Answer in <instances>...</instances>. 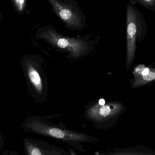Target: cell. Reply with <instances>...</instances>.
I'll list each match as a JSON object with an SVG mask.
<instances>
[{
  "label": "cell",
  "mask_w": 155,
  "mask_h": 155,
  "mask_svg": "<svg viewBox=\"0 0 155 155\" xmlns=\"http://www.w3.org/2000/svg\"><path fill=\"white\" fill-rule=\"evenodd\" d=\"M91 36V34L77 37L65 36L52 25H47L38 29L35 37L44 41L57 51L68 54L67 59L75 61L88 56L95 50L100 38L92 40Z\"/></svg>",
  "instance_id": "6da1fadb"
},
{
  "label": "cell",
  "mask_w": 155,
  "mask_h": 155,
  "mask_svg": "<svg viewBox=\"0 0 155 155\" xmlns=\"http://www.w3.org/2000/svg\"><path fill=\"white\" fill-rule=\"evenodd\" d=\"M21 63L28 91L32 97L39 104L46 102L49 87L44 60L38 54H25L21 59Z\"/></svg>",
  "instance_id": "7a4b0ae2"
},
{
  "label": "cell",
  "mask_w": 155,
  "mask_h": 155,
  "mask_svg": "<svg viewBox=\"0 0 155 155\" xmlns=\"http://www.w3.org/2000/svg\"><path fill=\"white\" fill-rule=\"evenodd\" d=\"M127 54L126 67L131 68L136 57L137 43L145 38L147 25L144 16L134 5L127 3L126 11Z\"/></svg>",
  "instance_id": "3957f363"
},
{
  "label": "cell",
  "mask_w": 155,
  "mask_h": 155,
  "mask_svg": "<svg viewBox=\"0 0 155 155\" xmlns=\"http://www.w3.org/2000/svg\"><path fill=\"white\" fill-rule=\"evenodd\" d=\"M48 118L49 117H32L25 121V126L38 134L67 142H88L96 140L95 137L86 134L51 123Z\"/></svg>",
  "instance_id": "277c9868"
},
{
  "label": "cell",
  "mask_w": 155,
  "mask_h": 155,
  "mask_svg": "<svg viewBox=\"0 0 155 155\" xmlns=\"http://www.w3.org/2000/svg\"><path fill=\"white\" fill-rule=\"evenodd\" d=\"M84 117L99 127H107L114 124L125 111V106L118 101H106L99 104L98 100L84 107Z\"/></svg>",
  "instance_id": "5b68a950"
},
{
  "label": "cell",
  "mask_w": 155,
  "mask_h": 155,
  "mask_svg": "<svg viewBox=\"0 0 155 155\" xmlns=\"http://www.w3.org/2000/svg\"><path fill=\"white\" fill-rule=\"evenodd\" d=\"M52 11L70 31H82L87 27L86 17L76 0H46Z\"/></svg>",
  "instance_id": "8992f818"
},
{
  "label": "cell",
  "mask_w": 155,
  "mask_h": 155,
  "mask_svg": "<svg viewBox=\"0 0 155 155\" xmlns=\"http://www.w3.org/2000/svg\"><path fill=\"white\" fill-rule=\"evenodd\" d=\"M140 71L139 68L135 70L134 78L131 80V87L136 88L146 85L155 80V69L150 70L142 67Z\"/></svg>",
  "instance_id": "52a82bcc"
},
{
  "label": "cell",
  "mask_w": 155,
  "mask_h": 155,
  "mask_svg": "<svg viewBox=\"0 0 155 155\" xmlns=\"http://www.w3.org/2000/svg\"><path fill=\"white\" fill-rule=\"evenodd\" d=\"M130 4L133 5H142L148 11H155V0H130Z\"/></svg>",
  "instance_id": "ba28073f"
},
{
  "label": "cell",
  "mask_w": 155,
  "mask_h": 155,
  "mask_svg": "<svg viewBox=\"0 0 155 155\" xmlns=\"http://www.w3.org/2000/svg\"><path fill=\"white\" fill-rule=\"evenodd\" d=\"M25 146L28 155H43L40 148L36 147L30 142H26Z\"/></svg>",
  "instance_id": "9c48e42d"
},
{
  "label": "cell",
  "mask_w": 155,
  "mask_h": 155,
  "mask_svg": "<svg viewBox=\"0 0 155 155\" xmlns=\"http://www.w3.org/2000/svg\"><path fill=\"white\" fill-rule=\"evenodd\" d=\"M15 8L18 12H24L26 9L27 0H12Z\"/></svg>",
  "instance_id": "30bf717a"
},
{
  "label": "cell",
  "mask_w": 155,
  "mask_h": 155,
  "mask_svg": "<svg viewBox=\"0 0 155 155\" xmlns=\"http://www.w3.org/2000/svg\"><path fill=\"white\" fill-rule=\"evenodd\" d=\"M102 155H153L150 153H110L104 154Z\"/></svg>",
  "instance_id": "8fae6325"
},
{
  "label": "cell",
  "mask_w": 155,
  "mask_h": 155,
  "mask_svg": "<svg viewBox=\"0 0 155 155\" xmlns=\"http://www.w3.org/2000/svg\"><path fill=\"white\" fill-rule=\"evenodd\" d=\"M3 19V16L2 15L1 12H0V24H1V22H2Z\"/></svg>",
  "instance_id": "7c38bea8"
},
{
  "label": "cell",
  "mask_w": 155,
  "mask_h": 155,
  "mask_svg": "<svg viewBox=\"0 0 155 155\" xmlns=\"http://www.w3.org/2000/svg\"><path fill=\"white\" fill-rule=\"evenodd\" d=\"M71 155H76V154L75 153V152H74V151L72 150H71Z\"/></svg>",
  "instance_id": "4fadbf2b"
}]
</instances>
